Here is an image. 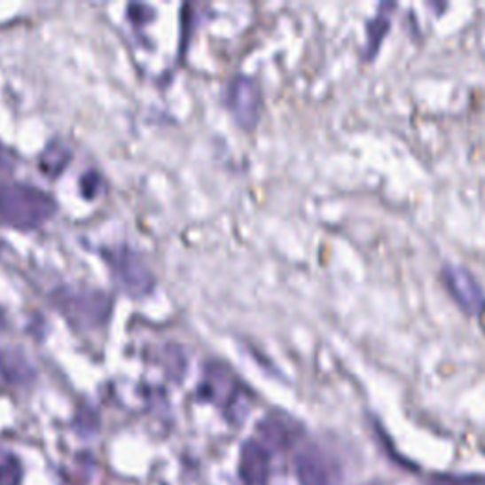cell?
I'll return each mask as SVG.
<instances>
[{"label": "cell", "mask_w": 485, "mask_h": 485, "mask_svg": "<svg viewBox=\"0 0 485 485\" xmlns=\"http://www.w3.org/2000/svg\"><path fill=\"white\" fill-rule=\"evenodd\" d=\"M4 160H6V154L3 152V146H0V163H4Z\"/></svg>", "instance_id": "cell-16"}, {"label": "cell", "mask_w": 485, "mask_h": 485, "mask_svg": "<svg viewBox=\"0 0 485 485\" xmlns=\"http://www.w3.org/2000/svg\"><path fill=\"white\" fill-rule=\"evenodd\" d=\"M106 256L110 268L114 271V279L123 293L133 298H143L150 293L154 286V277L135 253H131L129 248H118V251L106 253Z\"/></svg>", "instance_id": "cell-3"}, {"label": "cell", "mask_w": 485, "mask_h": 485, "mask_svg": "<svg viewBox=\"0 0 485 485\" xmlns=\"http://www.w3.org/2000/svg\"><path fill=\"white\" fill-rule=\"evenodd\" d=\"M296 473L301 485H332V480H334L325 455L313 448H306L298 453Z\"/></svg>", "instance_id": "cell-7"}, {"label": "cell", "mask_w": 485, "mask_h": 485, "mask_svg": "<svg viewBox=\"0 0 485 485\" xmlns=\"http://www.w3.org/2000/svg\"><path fill=\"white\" fill-rule=\"evenodd\" d=\"M23 468L13 453L0 450V485H21Z\"/></svg>", "instance_id": "cell-12"}, {"label": "cell", "mask_w": 485, "mask_h": 485, "mask_svg": "<svg viewBox=\"0 0 485 485\" xmlns=\"http://www.w3.org/2000/svg\"><path fill=\"white\" fill-rule=\"evenodd\" d=\"M434 485H485V478H442Z\"/></svg>", "instance_id": "cell-15"}, {"label": "cell", "mask_w": 485, "mask_h": 485, "mask_svg": "<svg viewBox=\"0 0 485 485\" xmlns=\"http://www.w3.org/2000/svg\"><path fill=\"white\" fill-rule=\"evenodd\" d=\"M97 186H99V176H97L95 173H88V175L82 176V192H84L86 198L95 196Z\"/></svg>", "instance_id": "cell-14"}, {"label": "cell", "mask_w": 485, "mask_h": 485, "mask_svg": "<svg viewBox=\"0 0 485 485\" xmlns=\"http://www.w3.org/2000/svg\"><path fill=\"white\" fill-rule=\"evenodd\" d=\"M68 160H71V152H68L61 143L53 141L43 154V160H40V168H43L44 173L55 176L65 169Z\"/></svg>", "instance_id": "cell-11"}, {"label": "cell", "mask_w": 485, "mask_h": 485, "mask_svg": "<svg viewBox=\"0 0 485 485\" xmlns=\"http://www.w3.org/2000/svg\"><path fill=\"white\" fill-rule=\"evenodd\" d=\"M260 433L264 436V443L266 448H273V450H283L286 446H290L294 440V426L285 423L283 419L275 418V419H268L260 425Z\"/></svg>", "instance_id": "cell-10"}, {"label": "cell", "mask_w": 485, "mask_h": 485, "mask_svg": "<svg viewBox=\"0 0 485 485\" xmlns=\"http://www.w3.org/2000/svg\"><path fill=\"white\" fill-rule=\"evenodd\" d=\"M55 213L50 193L23 183H0V224L35 230Z\"/></svg>", "instance_id": "cell-1"}, {"label": "cell", "mask_w": 485, "mask_h": 485, "mask_svg": "<svg viewBox=\"0 0 485 485\" xmlns=\"http://www.w3.org/2000/svg\"><path fill=\"white\" fill-rule=\"evenodd\" d=\"M53 301L66 321L80 330L103 326L113 311V298L91 288H59L53 294Z\"/></svg>", "instance_id": "cell-2"}, {"label": "cell", "mask_w": 485, "mask_h": 485, "mask_svg": "<svg viewBox=\"0 0 485 485\" xmlns=\"http://www.w3.org/2000/svg\"><path fill=\"white\" fill-rule=\"evenodd\" d=\"M228 108L243 129H253L260 118L262 95L254 80L238 76L228 88Z\"/></svg>", "instance_id": "cell-4"}, {"label": "cell", "mask_w": 485, "mask_h": 485, "mask_svg": "<svg viewBox=\"0 0 485 485\" xmlns=\"http://www.w3.org/2000/svg\"><path fill=\"white\" fill-rule=\"evenodd\" d=\"M199 393L205 398L218 402V404L231 406L233 400H235L233 379L228 376L224 368L218 366V364H211L209 368H207L205 381L201 385Z\"/></svg>", "instance_id": "cell-9"}, {"label": "cell", "mask_w": 485, "mask_h": 485, "mask_svg": "<svg viewBox=\"0 0 485 485\" xmlns=\"http://www.w3.org/2000/svg\"><path fill=\"white\" fill-rule=\"evenodd\" d=\"M74 426L80 436H91L97 433V428H99V419H97V413L90 408L80 410L76 415Z\"/></svg>", "instance_id": "cell-13"}, {"label": "cell", "mask_w": 485, "mask_h": 485, "mask_svg": "<svg viewBox=\"0 0 485 485\" xmlns=\"http://www.w3.org/2000/svg\"><path fill=\"white\" fill-rule=\"evenodd\" d=\"M239 474L248 485L266 483L270 476V451L256 440H248L243 443L241 459H239Z\"/></svg>", "instance_id": "cell-6"}, {"label": "cell", "mask_w": 485, "mask_h": 485, "mask_svg": "<svg viewBox=\"0 0 485 485\" xmlns=\"http://www.w3.org/2000/svg\"><path fill=\"white\" fill-rule=\"evenodd\" d=\"M0 376L12 385L25 387L33 383L35 368L21 351L3 349L0 351Z\"/></svg>", "instance_id": "cell-8"}, {"label": "cell", "mask_w": 485, "mask_h": 485, "mask_svg": "<svg viewBox=\"0 0 485 485\" xmlns=\"http://www.w3.org/2000/svg\"><path fill=\"white\" fill-rule=\"evenodd\" d=\"M443 279L450 288L453 298L461 303L468 313H476L483 303V293L480 285L473 279L466 270L463 268H446L443 271Z\"/></svg>", "instance_id": "cell-5"}]
</instances>
